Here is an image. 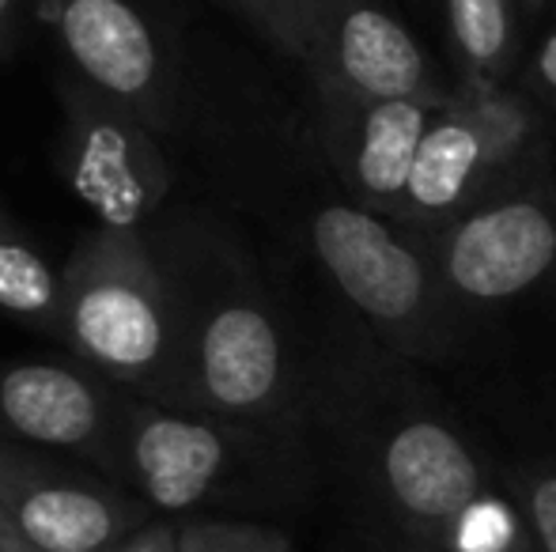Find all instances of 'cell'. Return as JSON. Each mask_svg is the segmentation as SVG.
<instances>
[{
	"mask_svg": "<svg viewBox=\"0 0 556 552\" xmlns=\"http://www.w3.org/2000/svg\"><path fill=\"white\" fill-rule=\"evenodd\" d=\"M315 427L382 552H435L462 511L500 485L458 409L349 310L315 337Z\"/></svg>",
	"mask_w": 556,
	"mask_h": 552,
	"instance_id": "obj_1",
	"label": "cell"
},
{
	"mask_svg": "<svg viewBox=\"0 0 556 552\" xmlns=\"http://www.w3.org/2000/svg\"><path fill=\"white\" fill-rule=\"evenodd\" d=\"M144 239L182 322L175 409L318 442L315 341L303 337L247 239L193 205L160 213Z\"/></svg>",
	"mask_w": 556,
	"mask_h": 552,
	"instance_id": "obj_2",
	"label": "cell"
},
{
	"mask_svg": "<svg viewBox=\"0 0 556 552\" xmlns=\"http://www.w3.org/2000/svg\"><path fill=\"white\" fill-rule=\"evenodd\" d=\"M303 246L349 310L379 345L417 368L458 363L484 318L469 310L435 269L425 235L344 197L311 205Z\"/></svg>",
	"mask_w": 556,
	"mask_h": 552,
	"instance_id": "obj_3",
	"label": "cell"
},
{
	"mask_svg": "<svg viewBox=\"0 0 556 552\" xmlns=\"http://www.w3.org/2000/svg\"><path fill=\"white\" fill-rule=\"evenodd\" d=\"M125 485L152 511L288 508L315 488L318 442L125 394Z\"/></svg>",
	"mask_w": 556,
	"mask_h": 552,
	"instance_id": "obj_4",
	"label": "cell"
},
{
	"mask_svg": "<svg viewBox=\"0 0 556 552\" xmlns=\"http://www.w3.org/2000/svg\"><path fill=\"white\" fill-rule=\"evenodd\" d=\"M61 277V345L73 360L122 394L175 409L182 378V322L144 231L96 223L76 239Z\"/></svg>",
	"mask_w": 556,
	"mask_h": 552,
	"instance_id": "obj_5",
	"label": "cell"
},
{
	"mask_svg": "<svg viewBox=\"0 0 556 552\" xmlns=\"http://www.w3.org/2000/svg\"><path fill=\"white\" fill-rule=\"evenodd\" d=\"M556 178V121L519 84L466 88L440 106L394 220L432 231L500 193Z\"/></svg>",
	"mask_w": 556,
	"mask_h": 552,
	"instance_id": "obj_6",
	"label": "cell"
},
{
	"mask_svg": "<svg viewBox=\"0 0 556 552\" xmlns=\"http://www.w3.org/2000/svg\"><path fill=\"white\" fill-rule=\"evenodd\" d=\"M68 68L175 144L190 126L193 84L182 30L155 0H35Z\"/></svg>",
	"mask_w": 556,
	"mask_h": 552,
	"instance_id": "obj_7",
	"label": "cell"
},
{
	"mask_svg": "<svg viewBox=\"0 0 556 552\" xmlns=\"http://www.w3.org/2000/svg\"><path fill=\"white\" fill-rule=\"evenodd\" d=\"M61 133L53 167L96 223L117 231H144L170 208L175 159L170 144L137 114L91 88L73 68L58 76Z\"/></svg>",
	"mask_w": 556,
	"mask_h": 552,
	"instance_id": "obj_8",
	"label": "cell"
},
{
	"mask_svg": "<svg viewBox=\"0 0 556 552\" xmlns=\"http://www.w3.org/2000/svg\"><path fill=\"white\" fill-rule=\"evenodd\" d=\"M420 235L451 292L489 318L556 277V178L489 197Z\"/></svg>",
	"mask_w": 556,
	"mask_h": 552,
	"instance_id": "obj_9",
	"label": "cell"
},
{
	"mask_svg": "<svg viewBox=\"0 0 556 552\" xmlns=\"http://www.w3.org/2000/svg\"><path fill=\"white\" fill-rule=\"evenodd\" d=\"M315 95L432 99L454 91L387 0H303V57Z\"/></svg>",
	"mask_w": 556,
	"mask_h": 552,
	"instance_id": "obj_10",
	"label": "cell"
},
{
	"mask_svg": "<svg viewBox=\"0 0 556 552\" xmlns=\"http://www.w3.org/2000/svg\"><path fill=\"white\" fill-rule=\"evenodd\" d=\"M0 508L35 552H111L152 515L103 473L8 439H0Z\"/></svg>",
	"mask_w": 556,
	"mask_h": 552,
	"instance_id": "obj_11",
	"label": "cell"
},
{
	"mask_svg": "<svg viewBox=\"0 0 556 552\" xmlns=\"http://www.w3.org/2000/svg\"><path fill=\"white\" fill-rule=\"evenodd\" d=\"M125 394L76 360H0V439L61 450L125 480Z\"/></svg>",
	"mask_w": 556,
	"mask_h": 552,
	"instance_id": "obj_12",
	"label": "cell"
},
{
	"mask_svg": "<svg viewBox=\"0 0 556 552\" xmlns=\"http://www.w3.org/2000/svg\"><path fill=\"white\" fill-rule=\"evenodd\" d=\"M443 103L315 95L318 144L341 185V197L394 220L409 190L420 144Z\"/></svg>",
	"mask_w": 556,
	"mask_h": 552,
	"instance_id": "obj_13",
	"label": "cell"
},
{
	"mask_svg": "<svg viewBox=\"0 0 556 552\" xmlns=\"http://www.w3.org/2000/svg\"><path fill=\"white\" fill-rule=\"evenodd\" d=\"M454 80L466 88L515 84L522 73L527 15L519 0H440Z\"/></svg>",
	"mask_w": 556,
	"mask_h": 552,
	"instance_id": "obj_14",
	"label": "cell"
},
{
	"mask_svg": "<svg viewBox=\"0 0 556 552\" xmlns=\"http://www.w3.org/2000/svg\"><path fill=\"white\" fill-rule=\"evenodd\" d=\"M0 310L61 341L65 277H61V266H50L23 235L0 239Z\"/></svg>",
	"mask_w": 556,
	"mask_h": 552,
	"instance_id": "obj_15",
	"label": "cell"
},
{
	"mask_svg": "<svg viewBox=\"0 0 556 552\" xmlns=\"http://www.w3.org/2000/svg\"><path fill=\"white\" fill-rule=\"evenodd\" d=\"M504 477L527 515L538 552H556V454L504 458Z\"/></svg>",
	"mask_w": 556,
	"mask_h": 552,
	"instance_id": "obj_16",
	"label": "cell"
},
{
	"mask_svg": "<svg viewBox=\"0 0 556 552\" xmlns=\"http://www.w3.org/2000/svg\"><path fill=\"white\" fill-rule=\"evenodd\" d=\"M178 552H292V538L250 518H186L178 523Z\"/></svg>",
	"mask_w": 556,
	"mask_h": 552,
	"instance_id": "obj_17",
	"label": "cell"
},
{
	"mask_svg": "<svg viewBox=\"0 0 556 552\" xmlns=\"http://www.w3.org/2000/svg\"><path fill=\"white\" fill-rule=\"evenodd\" d=\"M280 57H303V0H227Z\"/></svg>",
	"mask_w": 556,
	"mask_h": 552,
	"instance_id": "obj_18",
	"label": "cell"
},
{
	"mask_svg": "<svg viewBox=\"0 0 556 552\" xmlns=\"http://www.w3.org/2000/svg\"><path fill=\"white\" fill-rule=\"evenodd\" d=\"M515 84L556 121V23L542 35V42L527 53L522 73Z\"/></svg>",
	"mask_w": 556,
	"mask_h": 552,
	"instance_id": "obj_19",
	"label": "cell"
},
{
	"mask_svg": "<svg viewBox=\"0 0 556 552\" xmlns=\"http://www.w3.org/2000/svg\"><path fill=\"white\" fill-rule=\"evenodd\" d=\"M27 35V0H0V61H8Z\"/></svg>",
	"mask_w": 556,
	"mask_h": 552,
	"instance_id": "obj_20",
	"label": "cell"
},
{
	"mask_svg": "<svg viewBox=\"0 0 556 552\" xmlns=\"http://www.w3.org/2000/svg\"><path fill=\"white\" fill-rule=\"evenodd\" d=\"M111 552H178V526L148 523L144 530H137L132 538H125L122 545H114Z\"/></svg>",
	"mask_w": 556,
	"mask_h": 552,
	"instance_id": "obj_21",
	"label": "cell"
},
{
	"mask_svg": "<svg viewBox=\"0 0 556 552\" xmlns=\"http://www.w3.org/2000/svg\"><path fill=\"white\" fill-rule=\"evenodd\" d=\"M0 552H35L20 538V530H15L12 518L4 515V508H0Z\"/></svg>",
	"mask_w": 556,
	"mask_h": 552,
	"instance_id": "obj_22",
	"label": "cell"
},
{
	"mask_svg": "<svg viewBox=\"0 0 556 552\" xmlns=\"http://www.w3.org/2000/svg\"><path fill=\"white\" fill-rule=\"evenodd\" d=\"M519 4H522V15H527V27H534V23L553 8V0H519Z\"/></svg>",
	"mask_w": 556,
	"mask_h": 552,
	"instance_id": "obj_23",
	"label": "cell"
},
{
	"mask_svg": "<svg viewBox=\"0 0 556 552\" xmlns=\"http://www.w3.org/2000/svg\"><path fill=\"white\" fill-rule=\"evenodd\" d=\"M8 235H15V228H12V223H8L4 208H0V239H8Z\"/></svg>",
	"mask_w": 556,
	"mask_h": 552,
	"instance_id": "obj_24",
	"label": "cell"
},
{
	"mask_svg": "<svg viewBox=\"0 0 556 552\" xmlns=\"http://www.w3.org/2000/svg\"><path fill=\"white\" fill-rule=\"evenodd\" d=\"M417 4H428V0H417Z\"/></svg>",
	"mask_w": 556,
	"mask_h": 552,
	"instance_id": "obj_25",
	"label": "cell"
},
{
	"mask_svg": "<svg viewBox=\"0 0 556 552\" xmlns=\"http://www.w3.org/2000/svg\"><path fill=\"white\" fill-rule=\"evenodd\" d=\"M553 8H556V0H553Z\"/></svg>",
	"mask_w": 556,
	"mask_h": 552,
	"instance_id": "obj_26",
	"label": "cell"
}]
</instances>
